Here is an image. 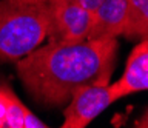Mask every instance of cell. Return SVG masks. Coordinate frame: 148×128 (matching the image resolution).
Masks as SVG:
<instances>
[{"instance_id": "cell-1", "label": "cell", "mask_w": 148, "mask_h": 128, "mask_svg": "<svg viewBox=\"0 0 148 128\" xmlns=\"http://www.w3.org/2000/svg\"><path fill=\"white\" fill-rule=\"evenodd\" d=\"M117 49V39H86L77 43L48 42L18 59L16 70L37 102L59 107L66 103L71 94L83 85L110 84Z\"/></svg>"}, {"instance_id": "cell-2", "label": "cell", "mask_w": 148, "mask_h": 128, "mask_svg": "<svg viewBox=\"0 0 148 128\" xmlns=\"http://www.w3.org/2000/svg\"><path fill=\"white\" fill-rule=\"evenodd\" d=\"M48 31L43 0H0V60L17 62L40 47Z\"/></svg>"}, {"instance_id": "cell-3", "label": "cell", "mask_w": 148, "mask_h": 128, "mask_svg": "<svg viewBox=\"0 0 148 128\" xmlns=\"http://www.w3.org/2000/svg\"><path fill=\"white\" fill-rule=\"evenodd\" d=\"M122 99L114 84H91L77 88L63 110V128H85L110 105Z\"/></svg>"}, {"instance_id": "cell-4", "label": "cell", "mask_w": 148, "mask_h": 128, "mask_svg": "<svg viewBox=\"0 0 148 128\" xmlns=\"http://www.w3.org/2000/svg\"><path fill=\"white\" fill-rule=\"evenodd\" d=\"M48 8L46 39L57 43H77L88 39L92 14L66 0H43Z\"/></svg>"}, {"instance_id": "cell-5", "label": "cell", "mask_w": 148, "mask_h": 128, "mask_svg": "<svg viewBox=\"0 0 148 128\" xmlns=\"http://www.w3.org/2000/svg\"><path fill=\"white\" fill-rule=\"evenodd\" d=\"M128 16V0H102L92 14L88 39H117L122 36Z\"/></svg>"}, {"instance_id": "cell-6", "label": "cell", "mask_w": 148, "mask_h": 128, "mask_svg": "<svg viewBox=\"0 0 148 128\" xmlns=\"http://www.w3.org/2000/svg\"><path fill=\"white\" fill-rule=\"evenodd\" d=\"M114 86L122 97L139 91H148V39L137 42L128 56L127 66Z\"/></svg>"}, {"instance_id": "cell-7", "label": "cell", "mask_w": 148, "mask_h": 128, "mask_svg": "<svg viewBox=\"0 0 148 128\" xmlns=\"http://www.w3.org/2000/svg\"><path fill=\"white\" fill-rule=\"evenodd\" d=\"M6 85H0V128H46Z\"/></svg>"}, {"instance_id": "cell-8", "label": "cell", "mask_w": 148, "mask_h": 128, "mask_svg": "<svg viewBox=\"0 0 148 128\" xmlns=\"http://www.w3.org/2000/svg\"><path fill=\"white\" fill-rule=\"evenodd\" d=\"M122 36L131 42L148 39V0H128V16Z\"/></svg>"}, {"instance_id": "cell-9", "label": "cell", "mask_w": 148, "mask_h": 128, "mask_svg": "<svg viewBox=\"0 0 148 128\" xmlns=\"http://www.w3.org/2000/svg\"><path fill=\"white\" fill-rule=\"evenodd\" d=\"M69 3H74V5L83 8V10L90 11L91 14H94L96 10L99 8V5L102 3V0H66Z\"/></svg>"}, {"instance_id": "cell-10", "label": "cell", "mask_w": 148, "mask_h": 128, "mask_svg": "<svg viewBox=\"0 0 148 128\" xmlns=\"http://www.w3.org/2000/svg\"><path fill=\"white\" fill-rule=\"evenodd\" d=\"M134 127L136 128H148V108L142 113V116L134 120Z\"/></svg>"}]
</instances>
